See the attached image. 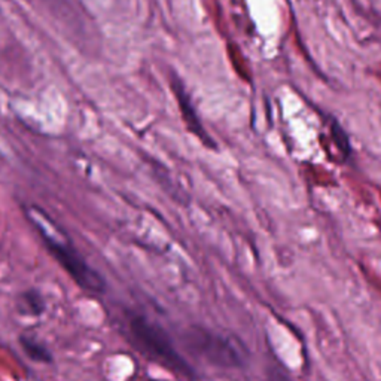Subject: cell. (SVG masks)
Wrapping results in <instances>:
<instances>
[{"instance_id": "ba28073f", "label": "cell", "mask_w": 381, "mask_h": 381, "mask_svg": "<svg viewBox=\"0 0 381 381\" xmlns=\"http://www.w3.org/2000/svg\"><path fill=\"white\" fill-rule=\"evenodd\" d=\"M268 381H293V380L283 370L273 366L270 373H268Z\"/></svg>"}, {"instance_id": "52a82bcc", "label": "cell", "mask_w": 381, "mask_h": 381, "mask_svg": "<svg viewBox=\"0 0 381 381\" xmlns=\"http://www.w3.org/2000/svg\"><path fill=\"white\" fill-rule=\"evenodd\" d=\"M331 131H332V139H334L336 148L344 153V157H348V155H350V143H348L347 134L341 129V125H338L336 122H334L332 127H331Z\"/></svg>"}, {"instance_id": "277c9868", "label": "cell", "mask_w": 381, "mask_h": 381, "mask_svg": "<svg viewBox=\"0 0 381 381\" xmlns=\"http://www.w3.org/2000/svg\"><path fill=\"white\" fill-rule=\"evenodd\" d=\"M172 88L175 91V94H176L180 112H182V115H183V121H185V124L188 127V130L191 133H194L197 137H199L206 146L216 148L213 140L210 139V136L203 129V125H201V122L199 119V115H197V112H195V109H194V106H192V103L189 100V97H188V93H187L185 87L182 86V82L177 81V79H175L172 82Z\"/></svg>"}, {"instance_id": "5b68a950", "label": "cell", "mask_w": 381, "mask_h": 381, "mask_svg": "<svg viewBox=\"0 0 381 381\" xmlns=\"http://www.w3.org/2000/svg\"><path fill=\"white\" fill-rule=\"evenodd\" d=\"M18 307L23 315H30V316H40L47 308L44 296L40 295L39 291H35V289H29L21 293Z\"/></svg>"}, {"instance_id": "3957f363", "label": "cell", "mask_w": 381, "mask_h": 381, "mask_svg": "<svg viewBox=\"0 0 381 381\" xmlns=\"http://www.w3.org/2000/svg\"><path fill=\"white\" fill-rule=\"evenodd\" d=\"M185 344L192 355L218 368L234 370L245 365V353L233 338L201 327H191L185 334Z\"/></svg>"}, {"instance_id": "6da1fadb", "label": "cell", "mask_w": 381, "mask_h": 381, "mask_svg": "<svg viewBox=\"0 0 381 381\" xmlns=\"http://www.w3.org/2000/svg\"><path fill=\"white\" fill-rule=\"evenodd\" d=\"M129 329L137 347L152 361L161 363L167 370L182 377L194 378V368L177 351L172 338L158 323L146 319L145 316L134 315L129 320Z\"/></svg>"}, {"instance_id": "7a4b0ae2", "label": "cell", "mask_w": 381, "mask_h": 381, "mask_svg": "<svg viewBox=\"0 0 381 381\" xmlns=\"http://www.w3.org/2000/svg\"><path fill=\"white\" fill-rule=\"evenodd\" d=\"M32 222L52 258L61 265L63 270L72 277L79 288L91 293H103L106 291L105 277L87 262V259L81 255L74 245H70L66 240L54 237L37 218L33 216Z\"/></svg>"}, {"instance_id": "8992f818", "label": "cell", "mask_w": 381, "mask_h": 381, "mask_svg": "<svg viewBox=\"0 0 381 381\" xmlns=\"http://www.w3.org/2000/svg\"><path fill=\"white\" fill-rule=\"evenodd\" d=\"M18 343H20L21 348L24 350L25 355L29 356L32 361L42 362V363H51L52 362L51 351L44 344L35 340V338H32L29 335H21Z\"/></svg>"}]
</instances>
